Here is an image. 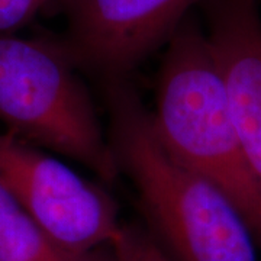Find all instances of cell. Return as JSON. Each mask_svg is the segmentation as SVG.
Segmentation results:
<instances>
[{
  "mask_svg": "<svg viewBox=\"0 0 261 261\" xmlns=\"http://www.w3.org/2000/svg\"><path fill=\"white\" fill-rule=\"evenodd\" d=\"M103 89L116 163L138 190L152 235L164 250L176 261H257L240 214L166 147L126 79L106 82Z\"/></svg>",
  "mask_w": 261,
  "mask_h": 261,
  "instance_id": "6da1fadb",
  "label": "cell"
},
{
  "mask_svg": "<svg viewBox=\"0 0 261 261\" xmlns=\"http://www.w3.org/2000/svg\"><path fill=\"white\" fill-rule=\"evenodd\" d=\"M109 247L118 261H176L159 240L140 225H121Z\"/></svg>",
  "mask_w": 261,
  "mask_h": 261,
  "instance_id": "ba28073f",
  "label": "cell"
},
{
  "mask_svg": "<svg viewBox=\"0 0 261 261\" xmlns=\"http://www.w3.org/2000/svg\"><path fill=\"white\" fill-rule=\"evenodd\" d=\"M205 35L229 115L261 177V16L258 0H202Z\"/></svg>",
  "mask_w": 261,
  "mask_h": 261,
  "instance_id": "8992f818",
  "label": "cell"
},
{
  "mask_svg": "<svg viewBox=\"0 0 261 261\" xmlns=\"http://www.w3.org/2000/svg\"><path fill=\"white\" fill-rule=\"evenodd\" d=\"M57 0H0V35L15 34Z\"/></svg>",
  "mask_w": 261,
  "mask_h": 261,
  "instance_id": "9c48e42d",
  "label": "cell"
},
{
  "mask_svg": "<svg viewBox=\"0 0 261 261\" xmlns=\"http://www.w3.org/2000/svg\"><path fill=\"white\" fill-rule=\"evenodd\" d=\"M202 0H57L67 28L60 44L79 68L123 80L170 38Z\"/></svg>",
  "mask_w": 261,
  "mask_h": 261,
  "instance_id": "5b68a950",
  "label": "cell"
},
{
  "mask_svg": "<svg viewBox=\"0 0 261 261\" xmlns=\"http://www.w3.org/2000/svg\"><path fill=\"white\" fill-rule=\"evenodd\" d=\"M77 70L58 39L0 35V121L111 185L121 170Z\"/></svg>",
  "mask_w": 261,
  "mask_h": 261,
  "instance_id": "3957f363",
  "label": "cell"
},
{
  "mask_svg": "<svg viewBox=\"0 0 261 261\" xmlns=\"http://www.w3.org/2000/svg\"><path fill=\"white\" fill-rule=\"evenodd\" d=\"M0 261H118L111 247L70 251L54 241L0 185Z\"/></svg>",
  "mask_w": 261,
  "mask_h": 261,
  "instance_id": "52a82bcc",
  "label": "cell"
},
{
  "mask_svg": "<svg viewBox=\"0 0 261 261\" xmlns=\"http://www.w3.org/2000/svg\"><path fill=\"white\" fill-rule=\"evenodd\" d=\"M0 185L45 232L70 251L109 247L121 225L105 189L13 134H0Z\"/></svg>",
  "mask_w": 261,
  "mask_h": 261,
  "instance_id": "277c9868",
  "label": "cell"
},
{
  "mask_svg": "<svg viewBox=\"0 0 261 261\" xmlns=\"http://www.w3.org/2000/svg\"><path fill=\"white\" fill-rule=\"evenodd\" d=\"M152 122L183 164L225 196L261 251V177L233 128L205 31L189 15L168 41Z\"/></svg>",
  "mask_w": 261,
  "mask_h": 261,
  "instance_id": "7a4b0ae2",
  "label": "cell"
}]
</instances>
